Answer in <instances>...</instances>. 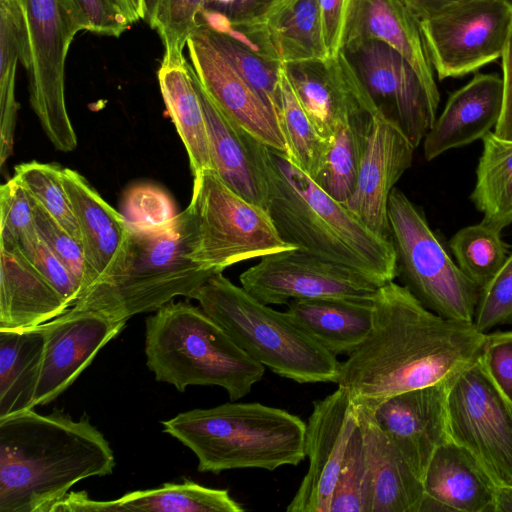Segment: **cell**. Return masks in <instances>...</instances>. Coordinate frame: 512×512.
<instances>
[{
  "mask_svg": "<svg viewBox=\"0 0 512 512\" xmlns=\"http://www.w3.org/2000/svg\"><path fill=\"white\" fill-rule=\"evenodd\" d=\"M372 301V329L341 363L337 382L356 410L452 381L478 360L486 333L474 323L435 314L394 280L379 286Z\"/></svg>",
  "mask_w": 512,
  "mask_h": 512,
  "instance_id": "obj_1",
  "label": "cell"
},
{
  "mask_svg": "<svg viewBox=\"0 0 512 512\" xmlns=\"http://www.w3.org/2000/svg\"><path fill=\"white\" fill-rule=\"evenodd\" d=\"M114 467L109 442L86 415L29 409L0 418V512H51L76 483Z\"/></svg>",
  "mask_w": 512,
  "mask_h": 512,
  "instance_id": "obj_2",
  "label": "cell"
},
{
  "mask_svg": "<svg viewBox=\"0 0 512 512\" xmlns=\"http://www.w3.org/2000/svg\"><path fill=\"white\" fill-rule=\"evenodd\" d=\"M255 155L266 188V211L285 242L354 269L380 286L396 278L391 239L368 229L286 153L257 140Z\"/></svg>",
  "mask_w": 512,
  "mask_h": 512,
  "instance_id": "obj_3",
  "label": "cell"
},
{
  "mask_svg": "<svg viewBox=\"0 0 512 512\" xmlns=\"http://www.w3.org/2000/svg\"><path fill=\"white\" fill-rule=\"evenodd\" d=\"M163 431L189 448L199 472L297 466L306 457V423L280 408L232 401L162 421Z\"/></svg>",
  "mask_w": 512,
  "mask_h": 512,
  "instance_id": "obj_4",
  "label": "cell"
},
{
  "mask_svg": "<svg viewBox=\"0 0 512 512\" xmlns=\"http://www.w3.org/2000/svg\"><path fill=\"white\" fill-rule=\"evenodd\" d=\"M129 228L130 241L121 267L88 287L72 307L126 322L136 314L157 311L176 296L189 298L216 273L191 257L197 231L189 206L169 229Z\"/></svg>",
  "mask_w": 512,
  "mask_h": 512,
  "instance_id": "obj_5",
  "label": "cell"
},
{
  "mask_svg": "<svg viewBox=\"0 0 512 512\" xmlns=\"http://www.w3.org/2000/svg\"><path fill=\"white\" fill-rule=\"evenodd\" d=\"M146 364L179 392L219 386L231 401L251 392L265 367L245 352L200 306L173 300L145 322Z\"/></svg>",
  "mask_w": 512,
  "mask_h": 512,
  "instance_id": "obj_6",
  "label": "cell"
},
{
  "mask_svg": "<svg viewBox=\"0 0 512 512\" xmlns=\"http://www.w3.org/2000/svg\"><path fill=\"white\" fill-rule=\"evenodd\" d=\"M189 298L253 359L273 373L297 383L338 382L341 363L299 327L237 286L222 272L211 275Z\"/></svg>",
  "mask_w": 512,
  "mask_h": 512,
  "instance_id": "obj_7",
  "label": "cell"
},
{
  "mask_svg": "<svg viewBox=\"0 0 512 512\" xmlns=\"http://www.w3.org/2000/svg\"><path fill=\"white\" fill-rule=\"evenodd\" d=\"M388 220L396 277L402 285L435 314L474 323L481 289L453 261L423 210L394 188L388 201Z\"/></svg>",
  "mask_w": 512,
  "mask_h": 512,
  "instance_id": "obj_8",
  "label": "cell"
},
{
  "mask_svg": "<svg viewBox=\"0 0 512 512\" xmlns=\"http://www.w3.org/2000/svg\"><path fill=\"white\" fill-rule=\"evenodd\" d=\"M197 240L191 257L216 273L264 255L294 249L275 228L268 212L232 190L214 170L194 176L188 205Z\"/></svg>",
  "mask_w": 512,
  "mask_h": 512,
  "instance_id": "obj_9",
  "label": "cell"
},
{
  "mask_svg": "<svg viewBox=\"0 0 512 512\" xmlns=\"http://www.w3.org/2000/svg\"><path fill=\"white\" fill-rule=\"evenodd\" d=\"M24 23L21 63L28 74L29 101L43 131L61 152L77 147L65 101V63L81 31L65 0H19Z\"/></svg>",
  "mask_w": 512,
  "mask_h": 512,
  "instance_id": "obj_10",
  "label": "cell"
},
{
  "mask_svg": "<svg viewBox=\"0 0 512 512\" xmlns=\"http://www.w3.org/2000/svg\"><path fill=\"white\" fill-rule=\"evenodd\" d=\"M449 439L468 451L496 485H512V404L479 358L450 384Z\"/></svg>",
  "mask_w": 512,
  "mask_h": 512,
  "instance_id": "obj_11",
  "label": "cell"
},
{
  "mask_svg": "<svg viewBox=\"0 0 512 512\" xmlns=\"http://www.w3.org/2000/svg\"><path fill=\"white\" fill-rule=\"evenodd\" d=\"M512 25L507 0H465L420 20L429 60L438 78H457L501 58Z\"/></svg>",
  "mask_w": 512,
  "mask_h": 512,
  "instance_id": "obj_12",
  "label": "cell"
},
{
  "mask_svg": "<svg viewBox=\"0 0 512 512\" xmlns=\"http://www.w3.org/2000/svg\"><path fill=\"white\" fill-rule=\"evenodd\" d=\"M341 52L378 110L417 148L436 120L440 99L399 52L380 40L351 41Z\"/></svg>",
  "mask_w": 512,
  "mask_h": 512,
  "instance_id": "obj_13",
  "label": "cell"
},
{
  "mask_svg": "<svg viewBox=\"0 0 512 512\" xmlns=\"http://www.w3.org/2000/svg\"><path fill=\"white\" fill-rule=\"evenodd\" d=\"M239 281L267 305H287L297 299H373L380 286L354 269L299 248L262 256L240 274Z\"/></svg>",
  "mask_w": 512,
  "mask_h": 512,
  "instance_id": "obj_14",
  "label": "cell"
},
{
  "mask_svg": "<svg viewBox=\"0 0 512 512\" xmlns=\"http://www.w3.org/2000/svg\"><path fill=\"white\" fill-rule=\"evenodd\" d=\"M358 424L357 412L344 388L338 386L332 394L313 401L305 432L309 467L287 511L330 512L348 443Z\"/></svg>",
  "mask_w": 512,
  "mask_h": 512,
  "instance_id": "obj_15",
  "label": "cell"
},
{
  "mask_svg": "<svg viewBox=\"0 0 512 512\" xmlns=\"http://www.w3.org/2000/svg\"><path fill=\"white\" fill-rule=\"evenodd\" d=\"M283 70L316 130L329 142L340 124H367L378 111L342 52L286 63Z\"/></svg>",
  "mask_w": 512,
  "mask_h": 512,
  "instance_id": "obj_16",
  "label": "cell"
},
{
  "mask_svg": "<svg viewBox=\"0 0 512 512\" xmlns=\"http://www.w3.org/2000/svg\"><path fill=\"white\" fill-rule=\"evenodd\" d=\"M125 324L72 307L40 325L45 342L34 405H46L65 392Z\"/></svg>",
  "mask_w": 512,
  "mask_h": 512,
  "instance_id": "obj_17",
  "label": "cell"
},
{
  "mask_svg": "<svg viewBox=\"0 0 512 512\" xmlns=\"http://www.w3.org/2000/svg\"><path fill=\"white\" fill-rule=\"evenodd\" d=\"M416 148L400 126L378 110L371 118L356 187L345 207L368 229L390 239L388 201Z\"/></svg>",
  "mask_w": 512,
  "mask_h": 512,
  "instance_id": "obj_18",
  "label": "cell"
},
{
  "mask_svg": "<svg viewBox=\"0 0 512 512\" xmlns=\"http://www.w3.org/2000/svg\"><path fill=\"white\" fill-rule=\"evenodd\" d=\"M186 47L200 85L216 106L259 142L287 154L275 116L214 46L202 26L190 35Z\"/></svg>",
  "mask_w": 512,
  "mask_h": 512,
  "instance_id": "obj_19",
  "label": "cell"
},
{
  "mask_svg": "<svg viewBox=\"0 0 512 512\" xmlns=\"http://www.w3.org/2000/svg\"><path fill=\"white\" fill-rule=\"evenodd\" d=\"M452 381L399 393L368 411L422 480L435 450L450 440L447 395Z\"/></svg>",
  "mask_w": 512,
  "mask_h": 512,
  "instance_id": "obj_20",
  "label": "cell"
},
{
  "mask_svg": "<svg viewBox=\"0 0 512 512\" xmlns=\"http://www.w3.org/2000/svg\"><path fill=\"white\" fill-rule=\"evenodd\" d=\"M62 179L80 229L93 283L108 278L125 260L129 225L123 214L110 206L81 174L62 168Z\"/></svg>",
  "mask_w": 512,
  "mask_h": 512,
  "instance_id": "obj_21",
  "label": "cell"
},
{
  "mask_svg": "<svg viewBox=\"0 0 512 512\" xmlns=\"http://www.w3.org/2000/svg\"><path fill=\"white\" fill-rule=\"evenodd\" d=\"M503 101L502 78L476 73L454 91L423 139V153L431 161L444 152L482 139L497 125Z\"/></svg>",
  "mask_w": 512,
  "mask_h": 512,
  "instance_id": "obj_22",
  "label": "cell"
},
{
  "mask_svg": "<svg viewBox=\"0 0 512 512\" xmlns=\"http://www.w3.org/2000/svg\"><path fill=\"white\" fill-rule=\"evenodd\" d=\"M380 40L399 52L414 68L428 91L440 99L420 20L399 0H354L344 44Z\"/></svg>",
  "mask_w": 512,
  "mask_h": 512,
  "instance_id": "obj_23",
  "label": "cell"
},
{
  "mask_svg": "<svg viewBox=\"0 0 512 512\" xmlns=\"http://www.w3.org/2000/svg\"><path fill=\"white\" fill-rule=\"evenodd\" d=\"M226 489L209 488L191 480L165 483L108 501L93 500L84 491L69 492L51 512H242Z\"/></svg>",
  "mask_w": 512,
  "mask_h": 512,
  "instance_id": "obj_24",
  "label": "cell"
},
{
  "mask_svg": "<svg viewBox=\"0 0 512 512\" xmlns=\"http://www.w3.org/2000/svg\"><path fill=\"white\" fill-rule=\"evenodd\" d=\"M356 412L368 467V512H418L424 497L423 480L382 432L372 414L365 410Z\"/></svg>",
  "mask_w": 512,
  "mask_h": 512,
  "instance_id": "obj_25",
  "label": "cell"
},
{
  "mask_svg": "<svg viewBox=\"0 0 512 512\" xmlns=\"http://www.w3.org/2000/svg\"><path fill=\"white\" fill-rule=\"evenodd\" d=\"M70 306L48 280L16 249L0 248V329L42 325Z\"/></svg>",
  "mask_w": 512,
  "mask_h": 512,
  "instance_id": "obj_26",
  "label": "cell"
},
{
  "mask_svg": "<svg viewBox=\"0 0 512 512\" xmlns=\"http://www.w3.org/2000/svg\"><path fill=\"white\" fill-rule=\"evenodd\" d=\"M194 78L206 117L214 171L237 194L266 210V188L255 155L257 139L231 121L210 99L195 73Z\"/></svg>",
  "mask_w": 512,
  "mask_h": 512,
  "instance_id": "obj_27",
  "label": "cell"
},
{
  "mask_svg": "<svg viewBox=\"0 0 512 512\" xmlns=\"http://www.w3.org/2000/svg\"><path fill=\"white\" fill-rule=\"evenodd\" d=\"M423 486L424 496L447 511L493 512L496 484L468 451L451 440L433 453Z\"/></svg>",
  "mask_w": 512,
  "mask_h": 512,
  "instance_id": "obj_28",
  "label": "cell"
},
{
  "mask_svg": "<svg viewBox=\"0 0 512 512\" xmlns=\"http://www.w3.org/2000/svg\"><path fill=\"white\" fill-rule=\"evenodd\" d=\"M166 110L186 149L193 177L214 170L206 117L190 62L163 56L157 73Z\"/></svg>",
  "mask_w": 512,
  "mask_h": 512,
  "instance_id": "obj_29",
  "label": "cell"
},
{
  "mask_svg": "<svg viewBox=\"0 0 512 512\" xmlns=\"http://www.w3.org/2000/svg\"><path fill=\"white\" fill-rule=\"evenodd\" d=\"M373 299H297L287 304L289 317L335 356L353 353L373 325Z\"/></svg>",
  "mask_w": 512,
  "mask_h": 512,
  "instance_id": "obj_30",
  "label": "cell"
},
{
  "mask_svg": "<svg viewBox=\"0 0 512 512\" xmlns=\"http://www.w3.org/2000/svg\"><path fill=\"white\" fill-rule=\"evenodd\" d=\"M258 24L281 64L329 57L318 0H274Z\"/></svg>",
  "mask_w": 512,
  "mask_h": 512,
  "instance_id": "obj_31",
  "label": "cell"
},
{
  "mask_svg": "<svg viewBox=\"0 0 512 512\" xmlns=\"http://www.w3.org/2000/svg\"><path fill=\"white\" fill-rule=\"evenodd\" d=\"M44 342L40 325L0 329V418L35 407Z\"/></svg>",
  "mask_w": 512,
  "mask_h": 512,
  "instance_id": "obj_32",
  "label": "cell"
},
{
  "mask_svg": "<svg viewBox=\"0 0 512 512\" xmlns=\"http://www.w3.org/2000/svg\"><path fill=\"white\" fill-rule=\"evenodd\" d=\"M476 168L470 199L482 221L502 231L512 225V140L488 132Z\"/></svg>",
  "mask_w": 512,
  "mask_h": 512,
  "instance_id": "obj_33",
  "label": "cell"
},
{
  "mask_svg": "<svg viewBox=\"0 0 512 512\" xmlns=\"http://www.w3.org/2000/svg\"><path fill=\"white\" fill-rule=\"evenodd\" d=\"M24 23L19 0H0V164L12 155L18 112L16 70L24 46Z\"/></svg>",
  "mask_w": 512,
  "mask_h": 512,
  "instance_id": "obj_34",
  "label": "cell"
},
{
  "mask_svg": "<svg viewBox=\"0 0 512 512\" xmlns=\"http://www.w3.org/2000/svg\"><path fill=\"white\" fill-rule=\"evenodd\" d=\"M278 125L287 145V156L314 179L320 172L330 142L324 139L296 97L282 65Z\"/></svg>",
  "mask_w": 512,
  "mask_h": 512,
  "instance_id": "obj_35",
  "label": "cell"
},
{
  "mask_svg": "<svg viewBox=\"0 0 512 512\" xmlns=\"http://www.w3.org/2000/svg\"><path fill=\"white\" fill-rule=\"evenodd\" d=\"M367 124H340L330 140L324 164L312 179L334 200L345 206L354 193L364 150Z\"/></svg>",
  "mask_w": 512,
  "mask_h": 512,
  "instance_id": "obj_36",
  "label": "cell"
},
{
  "mask_svg": "<svg viewBox=\"0 0 512 512\" xmlns=\"http://www.w3.org/2000/svg\"><path fill=\"white\" fill-rule=\"evenodd\" d=\"M449 248L461 271L480 289L499 271L512 251L497 228L481 221L458 230Z\"/></svg>",
  "mask_w": 512,
  "mask_h": 512,
  "instance_id": "obj_37",
  "label": "cell"
},
{
  "mask_svg": "<svg viewBox=\"0 0 512 512\" xmlns=\"http://www.w3.org/2000/svg\"><path fill=\"white\" fill-rule=\"evenodd\" d=\"M202 27L214 46L239 76L259 95L277 120L283 64L252 52L228 35Z\"/></svg>",
  "mask_w": 512,
  "mask_h": 512,
  "instance_id": "obj_38",
  "label": "cell"
},
{
  "mask_svg": "<svg viewBox=\"0 0 512 512\" xmlns=\"http://www.w3.org/2000/svg\"><path fill=\"white\" fill-rule=\"evenodd\" d=\"M59 225L81 243V233L64 187L62 168L37 161L14 167L13 176Z\"/></svg>",
  "mask_w": 512,
  "mask_h": 512,
  "instance_id": "obj_39",
  "label": "cell"
},
{
  "mask_svg": "<svg viewBox=\"0 0 512 512\" xmlns=\"http://www.w3.org/2000/svg\"><path fill=\"white\" fill-rule=\"evenodd\" d=\"M39 237L33 199L12 177L0 188V248L23 251Z\"/></svg>",
  "mask_w": 512,
  "mask_h": 512,
  "instance_id": "obj_40",
  "label": "cell"
},
{
  "mask_svg": "<svg viewBox=\"0 0 512 512\" xmlns=\"http://www.w3.org/2000/svg\"><path fill=\"white\" fill-rule=\"evenodd\" d=\"M369 481L360 422L354 430L331 500L330 512H368Z\"/></svg>",
  "mask_w": 512,
  "mask_h": 512,
  "instance_id": "obj_41",
  "label": "cell"
},
{
  "mask_svg": "<svg viewBox=\"0 0 512 512\" xmlns=\"http://www.w3.org/2000/svg\"><path fill=\"white\" fill-rule=\"evenodd\" d=\"M122 214L130 227L150 231L169 229L179 217L173 199L152 184L131 187L124 195Z\"/></svg>",
  "mask_w": 512,
  "mask_h": 512,
  "instance_id": "obj_42",
  "label": "cell"
},
{
  "mask_svg": "<svg viewBox=\"0 0 512 512\" xmlns=\"http://www.w3.org/2000/svg\"><path fill=\"white\" fill-rule=\"evenodd\" d=\"M206 0H160L150 27L159 34L164 56L182 57L190 35L201 26Z\"/></svg>",
  "mask_w": 512,
  "mask_h": 512,
  "instance_id": "obj_43",
  "label": "cell"
},
{
  "mask_svg": "<svg viewBox=\"0 0 512 512\" xmlns=\"http://www.w3.org/2000/svg\"><path fill=\"white\" fill-rule=\"evenodd\" d=\"M82 30L119 37L136 19L128 0H65Z\"/></svg>",
  "mask_w": 512,
  "mask_h": 512,
  "instance_id": "obj_44",
  "label": "cell"
},
{
  "mask_svg": "<svg viewBox=\"0 0 512 512\" xmlns=\"http://www.w3.org/2000/svg\"><path fill=\"white\" fill-rule=\"evenodd\" d=\"M33 202L39 236L70 270L83 293L93 283V277L86 262L82 243L59 225L34 199Z\"/></svg>",
  "mask_w": 512,
  "mask_h": 512,
  "instance_id": "obj_45",
  "label": "cell"
},
{
  "mask_svg": "<svg viewBox=\"0 0 512 512\" xmlns=\"http://www.w3.org/2000/svg\"><path fill=\"white\" fill-rule=\"evenodd\" d=\"M512 324V251L494 277L480 290L474 325L484 332Z\"/></svg>",
  "mask_w": 512,
  "mask_h": 512,
  "instance_id": "obj_46",
  "label": "cell"
},
{
  "mask_svg": "<svg viewBox=\"0 0 512 512\" xmlns=\"http://www.w3.org/2000/svg\"><path fill=\"white\" fill-rule=\"evenodd\" d=\"M479 362L494 385L512 404V331L486 334Z\"/></svg>",
  "mask_w": 512,
  "mask_h": 512,
  "instance_id": "obj_47",
  "label": "cell"
},
{
  "mask_svg": "<svg viewBox=\"0 0 512 512\" xmlns=\"http://www.w3.org/2000/svg\"><path fill=\"white\" fill-rule=\"evenodd\" d=\"M20 253L62 295L68 305L73 306L82 293L81 287L70 270L51 251L41 237Z\"/></svg>",
  "mask_w": 512,
  "mask_h": 512,
  "instance_id": "obj_48",
  "label": "cell"
},
{
  "mask_svg": "<svg viewBox=\"0 0 512 512\" xmlns=\"http://www.w3.org/2000/svg\"><path fill=\"white\" fill-rule=\"evenodd\" d=\"M323 32L329 57H337L344 37L354 0H318Z\"/></svg>",
  "mask_w": 512,
  "mask_h": 512,
  "instance_id": "obj_49",
  "label": "cell"
},
{
  "mask_svg": "<svg viewBox=\"0 0 512 512\" xmlns=\"http://www.w3.org/2000/svg\"><path fill=\"white\" fill-rule=\"evenodd\" d=\"M273 2L274 0H206L204 9L224 14L233 26H250L262 19Z\"/></svg>",
  "mask_w": 512,
  "mask_h": 512,
  "instance_id": "obj_50",
  "label": "cell"
},
{
  "mask_svg": "<svg viewBox=\"0 0 512 512\" xmlns=\"http://www.w3.org/2000/svg\"><path fill=\"white\" fill-rule=\"evenodd\" d=\"M503 101L499 121L494 133L504 139L512 140V25L501 56Z\"/></svg>",
  "mask_w": 512,
  "mask_h": 512,
  "instance_id": "obj_51",
  "label": "cell"
},
{
  "mask_svg": "<svg viewBox=\"0 0 512 512\" xmlns=\"http://www.w3.org/2000/svg\"><path fill=\"white\" fill-rule=\"evenodd\" d=\"M419 20L434 17L465 0H399Z\"/></svg>",
  "mask_w": 512,
  "mask_h": 512,
  "instance_id": "obj_52",
  "label": "cell"
},
{
  "mask_svg": "<svg viewBox=\"0 0 512 512\" xmlns=\"http://www.w3.org/2000/svg\"><path fill=\"white\" fill-rule=\"evenodd\" d=\"M493 512H512V485H496Z\"/></svg>",
  "mask_w": 512,
  "mask_h": 512,
  "instance_id": "obj_53",
  "label": "cell"
},
{
  "mask_svg": "<svg viewBox=\"0 0 512 512\" xmlns=\"http://www.w3.org/2000/svg\"><path fill=\"white\" fill-rule=\"evenodd\" d=\"M160 0H144L145 21L151 25L156 15Z\"/></svg>",
  "mask_w": 512,
  "mask_h": 512,
  "instance_id": "obj_54",
  "label": "cell"
},
{
  "mask_svg": "<svg viewBox=\"0 0 512 512\" xmlns=\"http://www.w3.org/2000/svg\"><path fill=\"white\" fill-rule=\"evenodd\" d=\"M128 3L136 17L139 21L141 19H145V8H144V0H128Z\"/></svg>",
  "mask_w": 512,
  "mask_h": 512,
  "instance_id": "obj_55",
  "label": "cell"
},
{
  "mask_svg": "<svg viewBox=\"0 0 512 512\" xmlns=\"http://www.w3.org/2000/svg\"><path fill=\"white\" fill-rule=\"evenodd\" d=\"M507 1L512 4V0H507Z\"/></svg>",
  "mask_w": 512,
  "mask_h": 512,
  "instance_id": "obj_56",
  "label": "cell"
}]
</instances>
